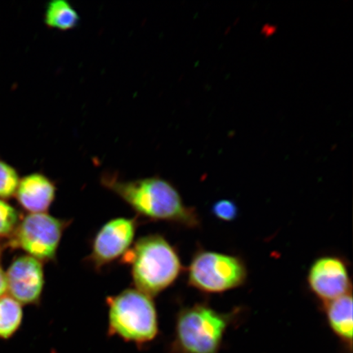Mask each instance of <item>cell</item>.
I'll return each mask as SVG.
<instances>
[{"mask_svg":"<svg viewBox=\"0 0 353 353\" xmlns=\"http://www.w3.org/2000/svg\"><path fill=\"white\" fill-rule=\"evenodd\" d=\"M101 183L144 218L187 228L200 227L196 210L185 204L178 190L164 179L151 176L121 180L116 176L105 175Z\"/></svg>","mask_w":353,"mask_h":353,"instance_id":"obj_1","label":"cell"},{"mask_svg":"<svg viewBox=\"0 0 353 353\" xmlns=\"http://www.w3.org/2000/svg\"><path fill=\"white\" fill-rule=\"evenodd\" d=\"M240 313V308L221 312L205 303L181 309L169 353H219L225 334Z\"/></svg>","mask_w":353,"mask_h":353,"instance_id":"obj_2","label":"cell"},{"mask_svg":"<svg viewBox=\"0 0 353 353\" xmlns=\"http://www.w3.org/2000/svg\"><path fill=\"white\" fill-rule=\"evenodd\" d=\"M123 259L130 264L136 289L151 297L169 288L183 271L176 249L161 235L141 237Z\"/></svg>","mask_w":353,"mask_h":353,"instance_id":"obj_3","label":"cell"},{"mask_svg":"<svg viewBox=\"0 0 353 353\" xmlns=\"http://www.w3.org/2000/svg\"><path fill=\"white\" fill-rule=\"evenodd\" d=\"M108 303V333L143 347L159 334L158 314L152 297L138 289H127Z\"/></svg>","mask_w":353,"mask_h":353,"instance_id":"obj_4","label":"cell"},{"mask_svg":"<svg viewBox=\"0 0 353 353\" xmlns=\"http://www.w3.org/2000/svg\"><path fill=\"white\" fill-rule=\"evenodd\" d=\"M247 276L248 271L242 259L212 250H198L188 268V285L206 294L239 288Z\"/></svg>","mask_w":353,"mask_h":353,"instance_id":"obj_5","label":"cell"},{"mask_svg":"<svg viewBox=\"0 0 353 353\" xmlns=\"http://www.w3.org/2000/svg\"><path fill=\"white\" fill-rule=\"evenodd\" d=\"M70 222L47 213L30 214L13 233V245L41 262L54 261Z\"/></svg>","mask_w":353,"mask_h":353,"instance_id":"obj_6","label":"cell"},{"mask_svg":"<svg viewBox=\"0 0 353 353\" xmlns=\"http://www.w3.org/2000/svg\"><path fill=\"white\" fill-rule=\"evenodd\" d=\"M137 220L117 218L110 220L96 234L88 259L96 269H101L123 258L134 242Z\"/></svg>","mask_w":353,"mask_h":353,"instance_id":"obj_7","label":"cell"},{"mask_svg":"<svg viewBox=\"0 0 353 353\" xmlns=\"http://www.w3.org/2000/svg\"><path fill=\"white\" fill-rule=\"evenodd\" d=\"M307 285L322 304L352 293L347 263L334 255L321 256L312 263L307 272Z\"/></svg>","mask_w":353,"mask_h":353,"instance_id":"obj_8","label":"cell"},{"mask_svg":"<svg viewBox=\"0 0 353 353\" xmlns=\"http://www.w3.org/2000/svg\"><path fill=\"white\" fill-rule=\"evenodd\" d=\"M7 291L21 304L41 302L44 286L42 262L29 255L14 260L6 273Z\"/></svg>","mask_w":353,"mask_h":353,"instance_id":"obj_9","label":"cell"},{"mask_svg":"<svg viewBox=\"0 0 353 353\" xmlns=\"http://www.w3.org/2000/svg\"><path fill=\"white\" fill-rule=\"evenodd\" d=\"M55 184L39 173L26 175L20 179L16 192L17 201L30 214L46 213L56 197Z\"/></svg>","mask_w":353,"mask_h":353,"instance_id":"obj_10","label":"cell"},{"mask_svg":"<svg viewBox=\"0 0 353 353\" xmlns=\"http://www.w3.org/2000/svg\"><path fill=\"white\" fill-rule=\"evenodd\" d=\"M326 320L333 333L352 351L353 320L352 295L348 294L323 304Z\"/></svg>","mask_w":353,"mask_h":353,"instance_id":"obj_11","label":"cell"},{"mask_svg":"<svg viewBox=\"0 0 353 353\" xmlns=\"http://www.w3.org/2000/svg\"><path fill=\"white\" fill-rule=\"evenodd\" d=\"M44 21L48 28L68 30L77 26L79 16L65 0H52L48 3Z\"/></svg>","mask_w":353,"mask_h":353,"instance_id":"obj_12","label":"cell"},{"mask_svg":"<svg viewBox=\"0 0 353 353\" xmlns=\"http://www.w3.org/2000/svg\"><path fill=\"white\" fill-rule=\"evenodd\" d=\"M23 311L21 304L10 296L0 298V338L10 339L20 328Z\"/></svg>","mask_w":353,"mask_h":353,"instance_id":"obj_13","label":"cell"},{"mask_svg":"<svg viewBox=\"0 0 353 353\" xmlns=\"http://www.w3.org/2000/svg\"><path fill=\"white\" fill-rule=\"evenodd\" d=\"M19 174L14 167L0 160V199L6 200L16 195L20 182Z\"/></svg>","mask_w":353,"mask_h":353,"instance_id":"obj_14","label":"cell"},{"mask_svg":"<svg viewBox=\"0 0 353 353\" xmlns=\"http://www.w3.org/2000/svg\"><path fill=\"white\" fill-rule=\"evenodd\" d=\"M19 223V212L0 199V237L13 235Z\"/></svg>","mask_w":353,"mask_h":353,"instance_id":"obj_15","label":"cell"},{"mask_svg":"<svg viewBox=\"0 0 353 353\" xmlns=\"http://www.w3.org/2000/svg\"><path fill=\"white\" fill-rule=\"evenodd\" d=\"M212 213L223 222H232L238 215V207L230 200H221L212 206Z\"/></svg>","mask_w":353,"mask_h":353,"instance_id":"obj_16","label":"cell"},{"mask_svg":"<svg viewBox=\"0 0 353 353\" xmlns=\"http://www.w3.org/2000/svg\"><path fill=\"white\" fill-rule=\"evenodd\" d=\"M7 291V280L6 272L0 267V298L4 296Z\"/></svg>","mask_w":353,"mask_h":353,"instance_id":"obj_17","label":"cell"}]
</instances>
